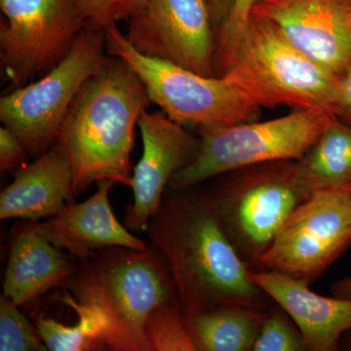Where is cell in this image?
Returning a JSON list of instances; mask_svg holds the SVG:
<instances>
[{"instance_id":"1","label":"cell","mask_w":351,"mask_h":351,"mask_svg":"<svg viewBox=\"0 0 351 351\" xmlns=\"http://www.w3.org/2000/svg\"><path fill=\"white\" fill-rule=\"evenodd\" d=\"M145 232L167 267L184 321L221 304L270 307L209 193L168 188Z\"/></svg>"},{"instance_id":"2","label":"cell","mask_w":351,"mask_h":351,"mask_svg":"<svg viewBox=\"0 0 351 351\" xmlns=\"http://www.w3.org/2000/svg\"><path fill=\"white\" fill-rule=\"evenodd\" d=\"M151 103L140 76L120 58L83 85L55 142L71 162L75 197L106 180L132 188L135 127Z\"/></svg>"},{"instance_id":"3","label":"cell","mask_w":351,"mask_h":351,"mask_svg":"<svg viewBox=\"0 0 351 351\" xmlns=\"http://www.w3.org/2000/svg\"><path fill=\"white\" fill-rule=\"evenodd\" d=\"M64 289L82 304L99 307L110 322L108 350L149 351L145 322L161 304L177 301L160 255L112 247L80 261Z\"/></svg>"},{"instance_id":"4","label":"cell","mask_w":351,"mask_h":351,"mask_svg":"<svg viewBox=\"0 0 351 351\" xmlns=\"http://www.w3.org/2000/svg\"><path fill=\"white\" fill-rule=\"evenodd\" d=\"M261 108L334 114L338 76L306 57L269 21L251 15L230 56L217 69Z\"/></svg>"},{"instance_id":"5","label":"cell","mask_w":351,"mask_h":351,"mask_svg":"<svg viewBox=\"0 0 351 351\" xmlns=\"http://www.w3.org/2000/svg\"><path fill=\"white\" fill-rule=\"evenodd\" d=\"M209 193L226 234L249 269H258L281 228L311 193L297 160L256 164L232 171Z\"/></svg>"},{"instance_id":"6","label":"cell","mask_w":351,"mask_h":351,"mask_svg":"<svg viewBox=\"0 0 351 351\" xmlns=\"http://www.w3.org/2000/svg\"><path fill=\"white\" fill-rule=\"evenodd\" d=\"M335 119L322 110H302L267 121L200 127L197 156L173 176L168 188L184 191L240 168L299 160Z\"/></svg>"},{"instance_id":"7","label":"cell","mask_w":351,"mask_h":351,"mask_svg":"<svg viewBox=\"0 0 351 351\" xmlns=\"http://www.w3.org/2000/svg\"><path fill=\"white\" fill-rule=\"evenodd\" d=\"M108 55L124 60L140 76L152 103L184 127L232 126L255 121L262 108L230 80L206 76L145 56L129 43L117 25L105 29Z\"/></svg>"},{"instance_id":"8","label":"cell","mask_w":351,"mask_h":351,"mask_svg":"<svg viewBox=\"0 0 351 351\" xmlns=\"http://www.w3.org/2000/svg\"><path fill=\"white\" fill-rule=\"evenodd\" d=\"M110 58L105 29L85 27L69 54L40 80L15 88L0 99V120L34 158L47 152L83 85Z\"/></svg>"},{"instance_id":"9","label":"cell","mask_w":351,"mask_h":351,"mask_svg":"<svg viewBox=\"0 0 351 351\" xmlns=\"http://www.w3.org/2000/svg\"><path fill=\"white\" fill-rule=\"evenodd\" d=\"M0 64L12 89L55 68L87 27L78 0H0Z\"/></svg>"},{"instance_id":"10","label":"cell","mask_w":351,"mask_h":351,"mask_svg":"<svg viewBox=\"0 0 351 351\" xmlns=\"http://www.w3.org/2000/svg\"><path fill=\"white\" fill-rule=\"evenodd\" d=\"M351 246V188L315 191L289 217L258 269L309 284Z\"/></svg>"},{"instance_id":"11","label":"cell","mask_w":351,"mask_h":351,"mask_svg":"<svg viewBox=\"0 0 351 351\" xmlns=\"http://www.w3.org/2000/svg\"><path fill=\"white\" fill-rule=\"evenodd\" d=\"M128 22L125 36L138 52L216 76L209 0H149Z\"/></svg>"},{"instance_id":"12","label":"cell","mask_w":351,"mask_h":351,"mask_svg":"<svg viewBox=\"0 0 351 351\" xmlns=\"http://www.w3.org/2000/svg\"><path fill=\"white\" fill-rule=\"evenodd\" d=\"M251 15L332 75L351 69V0H256Z\"/></svg>"},{"instance_id":"13","label":"cell","mask_w":351,"mask_h":351,"mask_svg":"<svg viewBox=\"0 0 351 351\" xmlns=\"http://www.w3.org/2000/svg\"><path fill=\"white\" fill-rule=\"evenodd\" d=\"M143 154L133 168V203L127 208L124 225L131 232H147L173 176L195 160L200 138L163 112L145 110L138 121Z\"/></svg>"},{"instance_id":"14","label":"cell","mask_w":351,"mask_h":351,"mask_svg":"<svg viewBox=\"0 0 351 351\" xmlns=\"http://www.w3.org/2000/svg\"><path fill=\"white\" fill-rule=\"evenodd\" d=\"M98 184L96 193L84 202L71 203L56 216L34 221L38 232L80 261L112 247L149 248L151 244L138 239L113 213L110 191L115 182L106 180Z\"/></svg>"},{"instance_id":"15","label":"cell","mask_w":351,"mask_h":351,"mask_svg":"<svg viewBox=\"0 0 351 351\" xmlns=\"http://www.w3.org/2000/svg\"><path fill=\"white\" fill-rule=\"evenodd\" d=\"M248 276L294 321L307 350H336L351 331V300L323 297L306 281L274 270L250 269Z\"/></svg>"},{"instance_id":"16","label":"cell","mask_w":351,"mask_h":351,"mask_svg":"<svg viewBox=\"0 0 351 351\" xmlns=\"http://www.w3.org/2000/svg\"><path fill=\"white\" fill-rule=\"evenodd\" d=\"M73 174L68 157L57 145L18 171L0 195V219L39 221L75 203Z\"/></svg>"},{"instance_id":"17","label":"cell","mask_w":351,"mask_h":351,"mask_svg":"<svg viewBox=\"0 0 351 351\" xmlns=\"http://www.w3.org/2000/svg\"><path fill=\"white\" fill-rule=\"evenodd\" d=\"M77 269L78 263L39 233L34 221L23 223L14 232L2 294L25 306L64 287Z\"/></svg>"},{"instance_id":"18","label":"cell","mask_w":351,"mask_h":351,"mask_svg":"<svg viewBox=\"0 0 351 351\" xmlns=\"http://www.w3.org/2000/svg\"><path fill=\"white\" fill-rule=\"evenodd\" d=\"M269 309L221 304L184 322L196 351H252Z\"/></svg>"},{"instance_id":"19","label":"cell","mask_w":351,"mask_h":351,"mask_svg":"<svg viewBox=\"0 0 351 351\" xmlns=\"http://www.w3.org/2000/svg\"><path fill=\"white\" fill-rule=\"evenodd\" d=\"M297 168L311 195L323 189L351 188V125L332 120L297 160Z\"/></svg>"},{"instance_id":"20","label":"cell","mask_w":351,"mask_h":351,"mask_svg":"<svg viewBox=\"0 0 351 351\" xmlns=\"http://www.w3.org/2000/svg\"><path fill=\"white\" fill-rule=\"evenodd\" d=\"M60 301L77 314V323L66 325L51 317H39L36 326L51 351L108 350L110 322L106 314L93 304L76 301L68 291Z\"/></svg>"},{"instance_id":"21","label":"cell","mask_w":351,"mask_h":351,"mask_svg":"<svg viewBox=\"0 0 351 351\" xmlns=\"http://www.w3.org/2000/svg\"><path fill=\"white\" fill-rule=\"evenodd\" d=\"M149 351H196L179 302H166L156 307L145 327Z\"/></svg>"},{"instance_id":"22","label":"cell","mask_w":351,"mask_h":351,"mask_svg":"<svg viewBox=\"0 0 351 351\" xmlns=\"http://www.w3.org/2000/svg\"><path fill=\"white\" fill-rule=\"evenodd\" d=\"M19 306L3 294L0 297V351H46L38 328Z\"/></svg>"},{"instance_id":"23","label":"cell","mask_w":351,"mask_h":351,"mask_svg":"<svg viewBox=\"0 0 351 351\" xmlns=\"http://www.w3.org/2000/svg\"><path fill=\"white\" fill-rule=\"evenodd\" d=\"M299 328L280 306L269 309L252 351H306Z\"/></svg>"},{"instance_id":"24","label":"cell","mask_w":351,"mask_h":351,"mask_svg":"<svg viewBox=\"0 0 351 351\" xmlns=\"http://www.w3.org/2000/svg\"><path fill=\"white\" fill-rule=\"evenodd\" d=\"M87 27L105 29L142 12L149 0H78Z\"/></svg>"},{"instance_id":"25","label":"cell","mask_w":351,"mask_h":351,"mask_svg":"<svg viewBox=\"0 0 351 351\" xmlns=\"http://www.w3.org/2000/svg\"><path fill=\"white\" fill-rule=\"evenodd\" d=\"M256 0H234L228 18L215 29V73L217 69L230 56L250 19Z\"/></svg>"},{"instance_id":"26","label":"cell","mask_w":351,"mask_h":351,"mask_svg":"<svg viewBox=\"0 0 351 351\" xmlns=\"http://www.w3.org/2000/svg\"><path fill=\"white\" fill-rule=\"evenodd\" d=\"M29 154L18 136L5 126L0 128V170L1 173L22 169Z\"/></svg>"},{"instance_id":"27","label":"cell","mask_w":351,"mask_h":351,"mask_svg":"<svg viewBox=\"0 0 351 351\" xmlns=\"http://www.w3.org/2000/svg\"><path fill=\"white\" fill-rule=\"evenodd\" d=\"M334 114L351 125V69L339 78L335 95Z\"/></svg>"},{"instance_id":"28","label":"cell","mask_w":351,"mask_h":351,"mask_svg":"<svg viewBox=\"0 0 351 351\" xmlns=\"http://www.w3.org/2000/svg\"><path fill=\"white\" fill-rule=\"evenodd\" d=\"M234 0H209L215 29L225 22L232 10Z\"/></svg>"},{"instance_id":"29","label":"cell","mask_w":351,"mask_h":351,"mask_svg":"<svg viewBox=\"0 0 351 351\" xmlns=\"http://www.w3.org/2000/svg\"><path fill=\"white\" fill-rule=\"evenodd\" d=\"M331 291L334 297L351 300V277H346L332 284Z\"/></svg>"},{"instance_id":"30","label":"cell","mask_w":351,"mask_h":351,"mask_svg":"<svg viewBox=\"0 0 351 351\" xmlns=\"http://www.w3.org/2000/svg\"><path fill=\"white\" fill-rule=\"evenodd\" d=\"M343 339V348L346 350L351 351V331L346 332Z\"/></svg>"}]
</instances>
